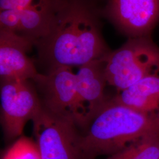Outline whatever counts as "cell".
I'll list each match as a JSON object with an SVG mask.
<instances>
[{
  "instance_id": "5",
  "label": "cell",
  "mask_w": 159,
  "mask_h": 159,
  "mask_svg": "<svg viewBox=\"0 0 159 159\" xmlns=\"http://www.w3.org/2000/svg\"><path fill=\"white\" fill-rule=\"evenodd\" d=\"M1 121L6 137L20 136L25 124L42 109L37 91L31 80H1Z\"/></svg>"
},
{
  "instance_id": "1",
  "label": "cell",
  "mask_w": 159,
  "mask_h": 159,
  "mask_svg": "<svg viewBox=\"0 0 159 159\" xmlns=\"http://www.w3.org/2000/svg\"><path fill=\"white\" fill-rule=\"evenodd\" d=\"M93 0H64L48 33L35 42L47 72L104 60L111 52L102 37Z\"/></svg>"
},
{
  "instance_id": "2",
  "label": "cell",
  "mask_w": 159,
  "mask_h": 159,
  "mask_svg": "<svg viewBox=\"0 0 159 159\" xmlns=\"http://www.w3.org/2000/svg\"><path fill=\"white\" fill-rule=\"evenodd\" d=\"M85 129L81 144L87 159L110 156L139 139L159 133V114L143 113L111 98Z\"/></svg>"
},
{
  "instance_id": "11",
  "label": "cell",
  "mask_w": 159,
  "mask_h": 159,
  "mask_svg": "<svg viewBox=\"0 0 159 159\" xmlns=\"http://www.w3.org/2000/svg\"><path fill=\"white\" fill-rule=\"evenodd\" d=\"M159 133L139 139L106 159H159Z\"/></svg>"
},
{
  "instance_id": "14",
  "label": "cell",
  "mask_w": 159,
  "mask_h": 159,
  "mask_svg": "<svg viewBox=\"0 0 159 159\" xmlns=\"http://www.w3.org/2000/svg\"></svg>"
},
{
  "instance_id": "10",
  "label": "cell",
  "mask_w": 159,
  "mask_h": 159,
  "mask_svg": "<svg viewBox=\"0 0 159 159\" xmlns=\"http://www.w3.org/2000/svg\"><path fill=\"white\" fill-rule=\"evenodd\" d=\"M112 99L143 113L159 114V75L140 80Z\"/></svg>"
},
{
  "instance_id": "12",
  "label": "cell",
  "mask_w": 159,
  "mask_h": 159,
  "mask_svg": "<svg viewBox=\"0 0 159 159\" xmlns=\"http://www.w3.org/2000/svg\"><path fill=\"white\" fill-rule=\"evenodd\" d=\"M1 159H41L39 148L33 139L22 136L4 153Z\"/></svg>"
},
{
  "instance_id": "8",
  "label": "cell",
  "mask_w": 159,
  "mask_h": 159,
  "mask_svg": "<svg viewBox=\"0 0 159 159\" xmlns=\"http://www.w3.org/2000/svg\"><path fill=\"white\" fill-rule=\"evenodd\" d=\"M104 16L130 38L149 36L159 21V0H108Z\"/></svg>"
},
{
  "instance_id": "4",
  "label": "cell",
  "mask_w": 159,
  "mask_h": 159,
  "mask_svg": "<svg viewBox=\"0 0 159 159\" xmlns=\"http://www.w3.org/2000/svg\"><path fill=\"white\" fill-rule=\"evenodd\" d=\"M41 159H87L74 122L41 110L32 120Z\"/></svg>"
},
{
  "instance_id": "9",
  "label": "cell",
  "mask_w": 159,
  "mask_h": 159,
  "mask_svg": "<svg viewBox=\"0 0 159 159\" xmlns=\"http://www.w3.org/2000/svg\"><path fill=\"white\" fill-rule=\"evenodd\" d=\"M34 46L28 38L0 29L1 80H34L39 75L27 52Z\"/></svg>"
},
{
  "instance_id": "3",
  "label": "cell",
  "mask_w": 159,
  "mask_h": 159,
  "mask_svg": "<svg viewBox=\"0 0 159 159\" xmlns=\"http://www.w3.org/2000/svg\"><path fill=\"white\" fill-rule=\"evenodd\" d=\"M107 84L117 91L140 80L159 75V47L149 36L130 38L105 60Z\"/></svg>"
},
{
  "instance_id": "13",
  "label": "cell",
  "mask_w": 159,
  "mask_h": 159,
  "mask_svg": "<svg viewBox=\"0 0 159 159\" xmlns=\"http://www.w3.org/2000/svg\"><path fill=\"white\" fill-rule=\"evenodd\" d=\"M62 0H0V11L22 10L30 7L52 6Z\"/></svg>"
},
{
  "instance_id": "6",
  "label": "cell",
  "mask_w": 159,
  "mask_h": 159,
  "mask_svg": "<svg viewBox=\"0 0 159 159\" xmlns=\"http://www.w3.org/2000/svg\"><path fill=\"white\" fill-rule=\"evenodd\" d=\"M33 81L41 94L42 107L75 124L77 77L73 68L63 67L39 73Z\"/></svg>"
},
{
  "instance_id": "7",
  "label": "cell",
  "mask_w": 159,
  "mask_h": 159,
  "mask_svg": "<svg viewBox=\"0 0 159 159\" xmlns=\"http://www.w3.org/2000/svg\"><path fill=\"white\" fill-rule=\"evenodd\" d=\"M104 66L105 60L78 67L75 117L77 127L85 129L109 100L104 93L108 84Z\"/></svg>"
}]
</instances>
